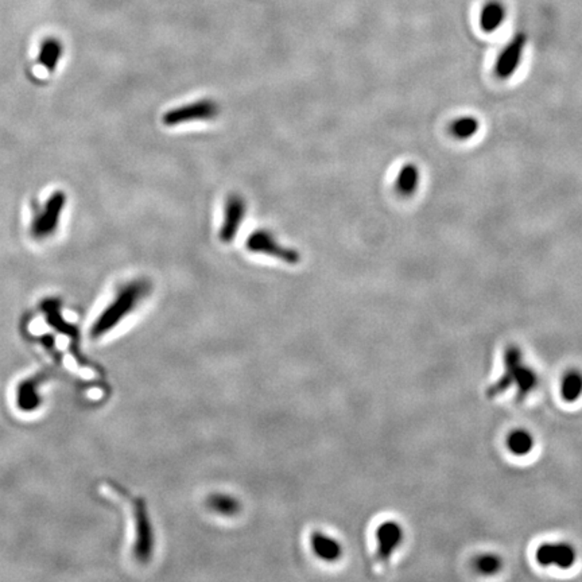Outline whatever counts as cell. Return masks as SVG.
I'll use <instances>...</instances> for the list:
<instances>
[{
	"label": "cell",
	"mask_w": 582,
	"mask_h": 582,
	"mask_svg": "<svg viewBox=\"0 0 582 582\" xmlns=\"http://www.w3.org/2000/svg\"><path fill=\"white\" fill-rule=\"evenodd\" d=\"M507 11L502 1L492 0L488 1L480 13V27L485 33H493L498 30L505 20Z\"/></svg>",
	"instance_id": "obj_12"
},
{
	"label": "cell",
	"mask_w": 582,
	"mask_h": 582,
	"mask_svg": "<svg viewBox=\"0 0 582 582\" xmlns=\"http://www.w3.org/2000/svg\"><path fill=\"white\" fill-rule=\"evenodd\" d=\"M477 131H479V121L472 116H464L452 124V132L460 139H468L476 135Z\"/></svg>",
	"instance_id": "obj_19"
},
{
	"label": "cell",
	"mask_w": 582,
	"mask_h": 582,
	"mask_svg": "<svg viewBox=\"0 0 582 582\" xmlns=\"http://www.w3.org/2000/svg\"><path fill=\"white\" fill-rule=\"evenodd\" d=\"M376 558L381 562H390L404 539L403 527L398 522L387 521L376 528Z\"/></svg>",
	"instance_id": "obj_8"
},
{
	"label": "cell",
	"mask_w": 582,
	"mask_h": 582,
	"mask_svg": "<svg viewBox=\"0 0 582 582\" xmlns=\"http://www.w3.org/2000/svg\"><path fill=\"white\" fill-rule=\"evenodd\" d=\"M309 543L313 554L322 562H337L342 557V543L325 533H312Z\"/></svg>",
	"instance_id": "obj_11"
},
{
	"label": "cell",
	"mask_w": 582,
	"mask_h": 582,
	"mask_svg": "<svg viewBox=\"0 0 582 582\" xmlns=\"http://www.w3.org/2000/svg\"><path fill=\"white\" fill-rule=\"evenodd\" d=\"M132 514H134V546L132 553L137 562L147 565L151 561L155 547L153 524L148 516L147 505L143 499L132 500Z\"/></svg>",
	"instance_id": "obj_3"
},
{
	"label": "cell",
	"mask_w": 582,
	"mask_h": 582,
	"mask_svg": "<svg viewBox=\"0 0 582 582\" xmlns=\"http://www.w3.org/2000/svg\"><path fill=\"white\" fill-rule=\"evenodd\" d=\"M208 507L210 511L221 516H233L240 510V503L231 495L213 493L208 499Z\"/></svg>",
	"instance_id": "obj_15"
},
{
	"label": "cell",
	"mask_w": 582,
	"mask_h": 582,
	"mask_svg": "<svg viewBox=\"0 0 582 582\" xmlns=\"http://www.w3.org/2000/svg\"><path fill=\"white\" fill-rule=\"evenodd\" d=\"M507 447L508 450L518 457H524L530 454L535 446L534 436L524 429H516L512 430L507 437Z\"/></svg>",
	"instance_id": "obj_13"
},
{
	"label": "cell",
	"mask_w": 582,
	"mask_h": 582,
	"mask_svg": "<svg viewBox=\"0 0 582 582\" xmlns=\"http://www.w3.org/2000/svg\"><path fill=\"white\" fill-rule=\"evenodd\" d=\"M65 204H66V194H63L62 192H56L47 200L43 212L40 213V217L36 220L33 227V233L36 238L45 239L57 229Z\"/></svg>",
	"instance_id": "obj_9"
},
{
	"label": "cell",
	"mask_w": 582,
	"mask_h": 582,
	"mask_svg": "<svg viewBox=\"0 0 582 582\" xmlns=\"http://www.w3.org/2000/svg\"><path fill=\"white\" fill-rule=\"evenodd\" d=\"M62 57V45L56 38H46L40 43V62L49 72L56 70Z\"/></svg>",
	"instance_id": "obj_14"
},
{
	"label": "cell",
	"mask_w": 582,
	"mask_h": 582,
	"mask_svg": "<svg viewBox=\"0 0 582 582\" xmlns=\"http://www.w3.org/2000/svg\"><path fill=\"white\" fill-rule=\"evenodd\" d=\"M420 182V171L414 164H406L404 167H401L398 177H397V189L401 192V194H411L414 193V190L417 189Z\"/></svg>",
	"instance_id": "obj_17"
},
{
	"label": "cell",
	"mask_w": 582,
	"mask_h": 582,
	"mask_svg": "<svg viewBox=\"0 0 582 582\" xmlns=\"http://www.w3.org/2000/svg\"><path fill=\"white\" fill-rule=\"evenodd\" d=\"M219 114L220 107L216 101L202 99L167 111L162 118V123L166 127H176L192 121H213L219 116Z\"/></svg>",
	"instance_id": "obj_4"
},
{
	"label": "cell",
	"mask_w": 582,
	"mask_h": 582,
	"mask_svg": "<svg viewBox=\"0 0 582 582\" xmlns=\"http://www.w3.org/2000/svg\"><path fill=\"white\" fill-rule=\"evenodd\" d=\"M561 395L565 401H577L582 397V372L572 369L563 375Z\"/></svg>",
	"instance_id": "obj_16"
},
{
	"label": "cell",
	"mask_w": 582,
	"mask_h": 582,
	"mask_svg": "<svg viewBox=\"0 0 582 582\" xmlns=\"http://www.w3.org/2000/svg\"><path fill=\"white\" fill-rule=\"evenodd\" d=\"M527 43V36L524 33H518L503 49L499 59L496 61V75L500 79H508L518 69L522 61L523 52Z\"/></svg>",
	"instance_id": "obj_10"
},
{
	"label": "cell",
	"mask_w": 582,
	"mask_h": 582,
	"mask_svg": "<svg viewBox=\"0 0 582 582\" xmlns=\"http://www.w3.org/2000/svg\"><path fill=\"white\" fill-rule=\"evenodd\" d=\"M245 247L250 252L273 256L287 264H297L301 261L298 251H296L294 248L282 245L277 241L275 236L266 229H258L252 232L245 241Z\"/></svg>",
	"instance_id": "obj_5"
},
{
	"label": "cell",
	"mask_w": 582,
	"mask_h": 582,
	"mask_svg": "<svg viewBox=\"0 0 582 582\" xmlns=\"http://www.w3.org/2000/svg\"><path fill=\"white\" fill-rule=\"evenodd\" d=\"M476 570L484 576H493L500 572L503 567V560L496 554H482L475 561Z\"/></svg>",
	"instance_id": "obj_18"
},
{
	"label": "cell",
	"mask_w": 582,
	"mask_h": 582,
	"mask_svg": "<svg viewBox=\"0 0 582 582\" xmlns=\"http://www.w3.org/2000/svg\"><path fill=\"white\" fill-rule=\"evenodd\" d=\"M151 290L153 284L146 278L132 279L123 284L114 300L102 309L99 317L92 323L89 336L93 340H99L111 333L137 310L141 302L151 294Z\"/></svg>",
	"instance_id": "obj_1"
},
{
	"label": "cell",
	"mask_w": 582,
	"mask_h": 582,
	"mask_svg": "<svg viewBox=\"0 0 582 582\" xmlns=\"http://www.w3.org/2000/svg\"><path fill=\"white\" fill-rule=\"evenodd\" d=\"M535 561L543 567L570 569L577 561V551L567 542L543 543L535 551Z\"/></svg>",
	"instance_id": "obj_7"
},
{
	"label": "cell",
	"mask_w": 582,
	"mask_h": 582,
	"mask_svg": "<svg viewBox=\"0 0 582 582\" xmlns=\"http://www.w3.org/2000/svg\"><path fill=\"white\" fill-rule=\"evenodd\" d=\"M245 212H247V205L240 194H236V193L229 194L224 205V217H222L220 232H219V239L221 243L228 244L235 240L240 229L241 222L245 217Z\"/></svg>",
	"instance_id": "obj_6"
},
{
	"label": "cell",
	"mask_w": 582,
	"mask_h": 582,
	"mask_svg": "<svg viewBox=\"0 0 582 582\" xmlns=\"http://www.w3.org/2000/svg\"><path fill=\"white\" fill-rule=\"evenodd\" d=\"M503 364L504 371L500 378L487 388V397L496 398L514 385L519 401L526 399L537 388L539 379L537 372L524 362L522 349L515 345L505 348Z\"/></svg>",
	"instance_id": "obj_2"
}]
</instances>
